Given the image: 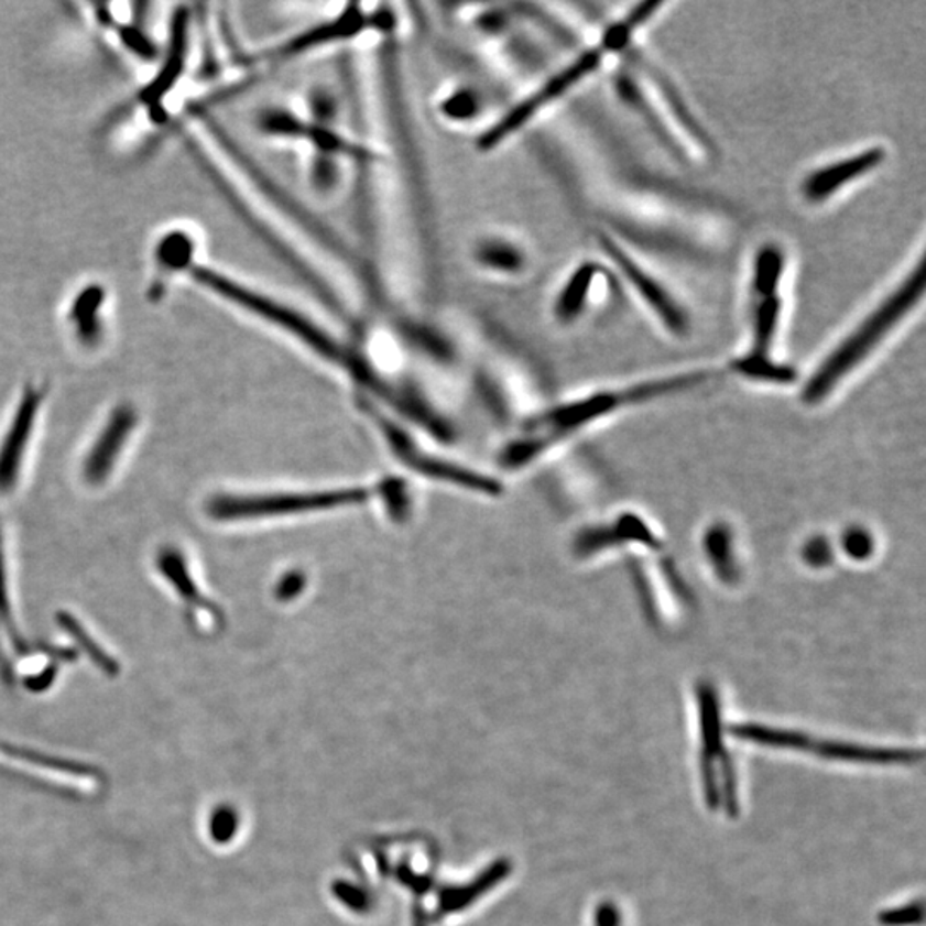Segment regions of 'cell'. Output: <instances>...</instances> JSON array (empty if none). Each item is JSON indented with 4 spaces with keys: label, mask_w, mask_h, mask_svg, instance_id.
I'll return each mask as SVG.
<instances>
[{
    "label": "cell",
    "mask_w": 926,
    "mask_h": 926,
    "mask_svg": "<svg viewBox=\"0 0 926 926\" xmlns=\"http://www.w3.org/2000/svg\"><path fill=\"white\" fill-rule=\"evenodd\" d=\"M187 48V12H177L174 24H172L171 51L167 61L163 64L162 73L153 79L152 85L143 89L141 100L146 104H155L162 100L163 95L175 85L178 76L183 73L184 57Z\"/></svg>",
    "instance_id": "4fadbf2b"
},
{
    "label": "cell",
    "mask_w": 926,
    "mask_h": 926,
    "mask_svg": "<svg viewBox=\"0 0 926 926\" xmlns=\"http://www.w3.org/2000/svg\"><path fill=\"white\" fill-rule=\"evenodd\" d=\"M729 371L737 372L749 380L765 381V383H791L796 378V372L789 366L772 361V357L753 356L749 352L737 357L729 364Z\"/></svg>",
    "instance_id": "ac0fdd59"
},
{
    "label": "cell",
    "mask_w": 926,
    "mask_h": 926,
    "mask_svg": "<svg viewBox=\"0 0 926 926\" xmlns=\"http://www.w3.org/2000/svg\"><path fill=\"white\" fill-rule=\"evenodd\" d=\"M879 923L882 926H918L923 923V903H907L903 907L882 911L879 915Z\"/></svg>",
    "instance_id": "d6986e66"
},
{
    "label": "cell",
    "mask_w": 926,
    "mask_h": 926,
    "mask_svg": "<svg viewBox=\"0 0 926 926\" xmlns=\"http://www.w3.org/2000/svg\"><path fill=\"white\" fill-rule=\"evenodd\" d=\"M599 244L621 276L632 285L649 309L654 311L655 318L660 319L671 334L683 337L690 331V318L682 304L663 287V283L657 282L642 264L636 263L630 257V252L624 251L608 233L599 232Z\"/></svg>",
    "instance_id": "5b68a950"
},
{
    "label": "cell",
    "mask_w": 926,
    "mask_h": 926,
    "mask_svg": "<svg viewBox=\"0 0 926 926\" xmlns=\"http://www.w3.org/2000/svg\"><path fill=\"white\" fill-rule=\"evenodd\" d=\"M21 399L23 400L0 442V497L11 494L20 482L23 461L42 407L43 392L39 388L30 386Z\"/></svg>",
    "instance_id": "ba28073f"
},
{
    "label": "cell",
    "mask_w": 926,
    "mask_h": 926,
    "mask_svg": "<svg viewBox=\"0 0 926 926\" xmlns=\"http://www.w3.org/2000/svg\"><path fill=\"white\" fill-rule=\"evenodd\" d=\"M925 260H919L903 282L887 297L864 316L853 331L842 338L839 346L818 364L803 390L806 403H820L839 386L870 353L903 323L911 311L918 306L925 294Z\"/></svg>",
    "instance_id": "6da1fadb"
},
{
    "label": "cell",
    "mask_w": 926,
    "mask_h": 926,
    "mask_svg": "<svg viewBox=\"0 0 926 926\" xmlns=\"http://www.w3.org/2000/svg\"><path fill=\"white\" fill-rule=\"evenodd\" d=\"M783 295L755 298L752 311V347L749 353L760 357H771L775 334L780 330L783 318Z\"/></svg>",
    "instance_id": "2e32d148"
},
{
    "label": "cell",
    "mask_w": 926,
    "mask_h": 926,
    "mask_svg": "<svg viewBox=\"0 0 926 926\" xmlns=\"http://www.w3.org/2000/svg\"><path fill=\"white\" fill-rule=\"evenodd\" d=\"M608 55L601 43L578 55L574 63L568 64L565 69L559 70L553 78L547 79L540 89H535L534 94L529 95L525 100L520 101L515 109L510 110L498 124L488 129L479 138L477 146L488 152V150H492V148H497L498 144L506 141L508 138L512 137L513 132H519L534 117L540 116L546 107L555 104L556 100L565 97L568 91H571L575 86L580 85L584 79L592 76L602 66Z\"/></svg>",
    "instance_id": "7a4b0ae2"
},
{
    "label": "cell",
    "mask_w": 926,
    "mask_h": 926,
    "mask_svg": "<svg viewBox=\"0 0 926 926\" xmlns=\"http://www.w3.org/2000/svg\"><path fill=\"white\" fill-rule=\"evenodd\" d=\"M137 426L138 415L134 408L119 407L112 412L83 461L86 484L101 486L109 479Z\"/></svg>",
    "instance_id": "9c48e42d"
},
{
    "label": "cell",
    "mask_w": 926,
    "mask_h": 926,
    "mask_svg": "<svg viewBox=\"0 0 926 926\" xmlns=\"http://www.w3.org/2000/svg\"><path fill=\"white\" fill-rule=\"evenodd\" d=\"M369 491L318 492V494H285V497H217L208 503V513L217 520L260 519V516L287 515L311 512L326 506L359 503Z\"/></svg>",
    "instance_id": "277c9868"
},
{
    "label": "cell",
    "mask_w": 926,
    "mask_h": 926,
    "mask_svg": "<svg viewBox=\"0 0 926 926\" xmlns=\"http://www.w3.org/2000/svg\"><path fill=\"white\" fill-rule=\"evenodd\" d=\"M698 710H700V777L704 798L710 810L717 811L722 806L721 786L717 771L722 765L733 762L722 740L721 710L712 686L701 683L698 686Z\"/></svg>",
    "instance_id": "8992f818"
},
{
    "label": "cell",
    "mask_w": 926,
    "mask_h": 926,
    "mask_svg": "<svg viewBox=\"0 0 926 926\" xmlns=\"http://www.w3.org/2000/svg\"><path fill=\"white\" fill-rule=\"evenodd\" d=\"M621 918L614 904H602L596 911V926H620Z\"/></svg>",
    "instance_id": "7402d4cb"
},
{
    "label": "cell",
    "mask_w": 926,
    "mask_h": 926,
    "mask_svg": "<svg viewBox=\"0 0 926 926\" xmlns=\"http://www.w3.org/2000/svg\"><path fill=\"white\" fill-rule=\"evenodd\" d=\"M190 276L203 283L205 287L214 291L215 294L229 298L237 306L244 307V309L251 311L254 315L261 316V318L275 323V325L282 326L285 330L292 331L295 337L306 341L307 346L313 347L318 352L325 353L326 357H330V359H338L340 357V349H338L337 344L326 337L323 331H319L313 323L307 322L303 316H298L294 311L287 309L285 306H280V304L273 303L270 298L263 297V295L257 294V292L249 291V288L242 287L239 283L232 282V280L226 279V276H221L220 273L208 270V268L193 266L190 268Z\"/></svg>",
    "instance_id": "3957f363"
},
{
    "label": "cell",
    "mask_w": 926,
    "mask_h": 926,
    "mask_svg": "<svg viewBox=\"0 0 926 926\" xmlns=\"http://www.w3.org/2000/svg\"><path fill=\"white\" fill-rule=\"evenodd\" d=\"M0 624L8 630L9 635L17 636L14 620H12L11 599H9L8 566H6L2 535H0Z\"/></svg>",
    "instance_id": "ffe728a7"
},
{
    "label": "cell",
    "mask_w": 926,
    "mask_h": 926,
    "mask_svg": "<svg viewBox=\"0 0 926 926\" xmlns=\"http://www.w3.org/2000/svg\"><path fill=\"white\" fill-rule=\"evenodd\" d=\"M366 26H368V18H366L364 12L359 11L357 6H350L335 20L311 28L307 32L294 36L279 47L270 48V51L257 55L254 61H258V63H280L282 61L283 63V61L303 54V52L323 47L326 43L353 39V36L364 32Z\"/></svg>",
    "instance_id": "30bf717a"
},
{
    "label": "cell",
    "mask_w": 926,
    "mask_h": 926,
    "mask_svg": "<svg viewBox=\"0 0 926 926\" xmlns=\"http://www.w3.org/2000/svg\"><path fill=\"white\" fill-rule=\"evenodd\" d=\"M597 272H599L597 264L586 261L571 273L570 279L566 280L565 287L559 292L555 304V315L559 322H575L581 315V311L586 309Z\"/></svg>",
    "instance_id": "9a60e30c"
},
{
    "label": "cell",
    "mask_w": 926,
    "mask_h": 926,
    "mask_svg": "<svg viewBox=\"0 0 926 926\" xmlns=\"http://www.w3.org/2000/svg\"><path fill=\"white\" fill-rule=\"evenodd\" d=\"M887 160V150L882 146L864 148L861 152L836 162L826 163L821 167L808 172L802 181L803 198L811 205H820L827 199L834 198L839 190L851 184L858 183L860 178L867 177L872 172L879 171Z\"/></svg>",
    "instance_id": "52a82bcc"
},
{
    "label": "cell",
    "mask_w": 926,
    "mask_h": 926,
    "mask_svg": "<svg viewBox=\"0 0 926 926\" xmlns=\"http://www.w3.org/2000/svg\"><path fill=\"white\" fill-rule=\"evenodd\" d=\"M810 752L824 759L854 762V764H915L922 760V750L915 752L909 749H880V747H864V744L842 743V741L814 740Z\"/></svg>",
    "instance_id": "8fae6325"
},
{
    "label": "cell",
    "mask_w": 926,
    "mask_h": 926,
    "mask_svg": "<svg viewBox=\"0 0 926 926\" xmlns=\"http://www.w3.org/2000/svg\"><path fill=\"white\" fill-rule=\"evenodd\" d=\"M510 872H512V864L508 863L506 860L497 861L469 884L445 889L439 895V915H451L457 911L466 909L477 900H481L482 895L488 894L491 889L497 887L500 882H503L510 875Z\"/></svg>",
    "instance_id": "7c38bea8"
},
{
    "label": "cell",
    "mask_w": 926,
    "mask_h": 926,
    "mask_svg": "<svg viewBox=\"0 0 926 926\" xmlns=\"http://www.w3.org/2000/svg\"><path fill=\"white\" fill-rule=\"evenodd\" d=\"M415 926H424L423 922H415Z\"/></svg>",
    "instance_id": "603a6c76"
},
{
    "label": "cell",
    "mask_w": 926,
    "mask_h": 926,
    "mask_svg": "<svg viewBox=\"0 0 926 926\" xmlns=\"http://www.w3.org/2000/svg\"><path fill=\"white\" fill-rule=\"evenodd\" d=\"M237 830V815L230 808H218L210 818L211 838L218 842H227L232 839Z\"/></svg>",
    "instance_id": "44dd1931"
},
{
    "label": "cell",
    "mask_w": 926,
    "mask_h": 926,
    "mask_svg": "<svg viewBox=\"0 0 926 926\" xmlns=\"http://www.w3.org/2000/svg\"><path fill=\"white\" fill-rule=\"evenodd\" d=\"M729 733L750 743L771 747V749L796 750V752H810L811 743H814V738L808 734L760 725H737L729 728Z\"/></svg>",
    "instance_id": "e0dca14e"
},
{
    "label": "cell",
    "mask_w": 926,
    "mask_h": 926,
    "mask_svg": "<svg viewBox=\"0 0 926 926\" xmlns=\"http://www.w3.org/2000/svg\"><path fill=\"white\" fill-rule=\"evenodd\" d=\"M786 264V252L780 244L767 242L756 249L750 279L753 301L781 294Z\"/></svg>",
    "instance_id": "5bb4252c"
}]
</instances>
